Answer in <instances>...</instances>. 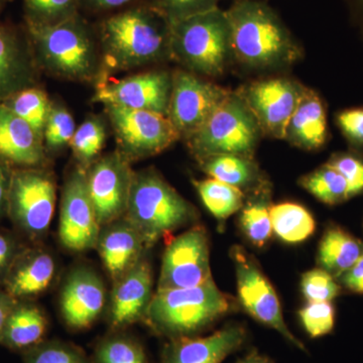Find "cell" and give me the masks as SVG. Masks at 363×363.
Masks as SVG:
<instances>
[{
    "label": "cell",
    "mask_w": 363,
    "mask_h": 363,
    "mask_svg": "<svg viewBox=\"0 0 363 363\" xmlns=\"http://www.w3.org/2000/svg\"><path fill=\"white\" fill-rule=\"evenodd\" d=\"M93 363H147V357L140 341L114 331L97 344Z\"/></svg>",
    "instance_id": "836d02e7"
},
{
    "label": "cell",
    "mask_w": 363,
    "mask_h": 363,
    "mask_svg": "<svg viewBox=\"0 0 363 363\" xmlns=\"http://www.w3.org/2000/svg\"><path fill=\"white\" fill-rule=\"evenodd\" d=\"M26 25L57 26L79 14L78 0H23Z\"/></svg>",
    "instance_id": "e575fe53"
},
{
    "label": "cell",
    "mask_w": 363,
    "mask_h": 363,
    "mask_svg": "<svg viewBox=\"0 0 363 363\" xmlns=\"http://www.w3.org/2000/svg\"><path fill=\"white\" fill-rule=\"evenodd\" d=\"M106 290L96 272L77 267L67 277L60 296V310L71 330L90 328L104 311Z\"/></svg>",
    "instance_id": "e0dca14e"
},
{
    "label": "cell",
    "mask_w": 363,
    "mask_h": 363,
    "mask_svg": "<svg viewBox=\"0 0 363 363\" xmlns=\"http://www.w3.org/2000/svg\"><path fill=\"white\" fill-rule=\"evenodd\" d=\"M300 185L327 205L340 204L350 198L347 182L328 164L301 178Z\"/></svg>",
    "instance_id": "1f68e13d"
},
{
    "label": "cell",
    "mask_w": 363,
    "mask_h": 363,
    "mask_svg": "<svg viewBox=\"0 0 363 363\" xmlns=\"http://www.w3.org/2000/svg\"><path fill=\"white\" fill-rule=\"evenodd\" d=\"M35 64L54 77L90 82L101 70L96 33L80 13L57 26L26 25Z\"/></svg>",
    "instance_id": "7a4b0ae2"
},
{
    "label": "cell",
    "mask_w": 363,
    "mask_h": 363,
    "mask_svg": "<svg viewBox=\"0 0 363 363\" xmlns=\"http://www.w3.org/2000/svg\"><path fill=\"white\" fill-rule=\"evenodd\" d=\"M229 93L191 72H174L168 117L181 138L199 130Z\"/></svg>",
    "instance_id": "4fadbf2b"
},
{
    "label": "cell",
    "mask_w": 363,
    "mask_h": 363,
    "mask_svg": "<svg viewBox=\"0 0 363 363\" xmlns=\"http://www.w3.org/2000/svg\"><path fill=\"white\" fill-rule=\"evenodd\" d=\"M301 149L317 150L327 140L326 109L314 91L305 88L286 126V138Z\"/></svg>",
    "instance_id": "d4e9b609"
},
{
    "label": "cell",
    "mask_w": 363,
    "mask_h": 363,
    "mask_svg": "<svg viewBox=\"0 0 363 363\" xmlns=\"http://www.w3.org/2000/svg\"><path fill=\"white\" fill-rule=\"evenodd\" d=\"M37 67L26 30L0 25V104L35 86Z\"/></svg>",
    "instance_id": "ffe728a7"
},
{
    "label": "cell",
    "mask_w": 363,
    "mask_h": 363,
    "mask_svg": "<svg viewBox=\"0 0 363 363\" xmlns=\"http://www.w3.org/2000/svg\"><path fill=\"white\" fill-rule=\"evenodd\" d=\"M230 257L235 269L238 297L245 311L259 323L278 331L298 350H306L304 344L289 330L276 290L255 257L238 245L231 248Z\"/></svg>",
    "instance_id": "30bf717a"
},
{
    "label": "cell",
    "mask_w": 363,
    "mask_h": 363,
    "mask_svg": "<svg viewBox=\"0 0 363 363\" xmlns=\"http://www.w3.org/2000/svg\"><path fill=\"white\" fill-rule=\"evenodd\" d=\"M26 247L18 233L0 230V289L4 286L14 260Z\"/></svg>",
    "instance_id": "b9f144b4"
},
{
    "label": "cell",
    "mask_w": 363,
    "mask_h": 363,
    "mask_svg": "<svg viewBox=\"0 0 363 363\" xmlns=\"http://www.w3.org/2000/svg\"><path fill=\"white\" fill-rule=\"evenodd\" d=\"M336 121L348 142L363 149V107L339 112Z\"/></svg>",
    "instance_id": "7bdbcfd3"
},
{
    "label": "cell",
    "mask_w": 363,
    "mask_h": 363,
    "mask_svg": "<svg viewBox=\"0 0 363 363\" xmlns=\"http://www.w3.org/2000/svg\"><path fill=\"white\" fill-rule=\"evenodd\" d=\"M0 159L14 168H40L47 162L44 142L32 126L0 104Z\"/></svg>",
    "instance_id": "7402d4cb"
},
{
    "label": "cell",
    "mask_w": 363,
    "mask_h": 363,
    "mask_svg": "<svg viewBox=\"0 0 363 363\" xmlns=\"http://www.w3.org/2000/svg\"><path fill=\"white\" fill-rule=\"evenodd\" d=\"M13 167L0 159V219L6 216L7 198L11 188Z\"/></svg>",
    "instance_id": "bcb514c9"
},
{
    "label": "cell",
    "mask_w": 363,
    "mask_h": 363,
    "mask_svg": "<svg viewBox=\"0 0 363 363\" xmlns=\"http://www.w3.org/2000/svg\"><path fill=\"white\" fill-rule=\"evenodd\" d=\"M202 171L215 180L252 192L267 181L252 157L238 155H218L199 162Z\"/></svg>",
    "instance_id": "484cf974"
},
{
    "label": "cell",
    "mask_w": 363,
    "mask_h": 363,
    "mask_svg": "<svg viewBox=\"0 0 363 363\" xmlns=\"http://www.w3.org/2000/svg\"><path fill=\"white\" fill-rule=\"evenodd\" d=\"M106 126L100 117L91 116L76 128L70 147L80 166L87 169L99 157L106 142Z\"/></svg>",
    "instance_id": "d6a6232c"
},
{
    "label": "cell",
    "mask_w": 363,
    "mask_h": 363,
    "mask_svg": "<svg viewBox=\"0 0 363 363\" xmlns=\"http://www.w3.org/2000/svg\"><path fill=\"white\" fill-rule=\"evenodd\" d=\"M113 283L108 313L112 330H123L143 322L155 294L150 262L143 257Z\"/></svg>",
    "instance_id": "ac0fdd59"
},
{
    "label": "cell",
    "mask_w": 363,
    "mask_h": 363,
    "mask_svg": "<svg viewBox=\"0 0 363 363\" xmlns=\"http://www.w3.org/2000/svg\"><path fill=\"white\" fill-rule=\"evenodd\" d=\"M126 219L150 248L182 227L194 223L197 210L154 169L135 172Z\"/></svg>",
    "instance_id": "5b68a950"
},
{
    "label": "cell",
    "mask_w": 363,
    "mask_h": 363,
    "mask_svg": "<svg viewBox=\"0 0 363 363\" xmlns=\"http://www.w3.org/2000/svg\"><path fill=\"white\" fill-rule=\"evenodd\" d=\"M210 279L212 274L207 233L204 227L193 225L167 245L157 291L192 288Z\"/></svg>",
    "instance_id": "8fae6325"
},
{
    "label": "cell",
    "mask_w": 363,
    "mask_h": 363,
    "mask_svg": "<svg viewBox=\"0 0 363 363\" xmlns=\"http://www.w3.org/2000/svg\"><path fill=\"white\" fill-rule=\"evenodd\" d=\"M301 289L308 302H331L340 293L335 278L322 269L305 272Z\"/></svg>",
    "instance_id": "f35d334b"
},
{
    "label": "cell",
    "mask_w": 363,
    "mask_h": 363,
    "mask_svg": "<svg viewBox=\"0 0 363 363\" xmlns=\"http://www.w3.org/2000/svg\"><path fill=\"white\" fill-rule=\"evenodd\" d=\"M97 35L111 69L133 70L171 58V23L150 4L112 14L101 21Z\"/></svg>",
    "instance_id": "6da1fadb"
},
{
    "label": "cell",
    "mask_w": 363,
    "mask_h": 363,
    "mask_svg": "<svg viewBox=\"0 0 363 363\" xmlns=\"http://www.w3.org/2000/svg\"><path fill=\"white\" fill-rule=\"evenodd\" d=\"M2 1H4V2H6V1H7V0H2Z\"/></svg>",
    "instance_id": "816d5d0a"
},
{
    "label": "cell",
    "mask_w": 363,
    "mask_h": 363,
    "mask_svg": "<svg viewBox=\"0 0 363 363\" xmlns=\"http://www.w3.org/2000/svg\"><path fill=\"white\" fill-rule=\"evenodd\" d=\"M327 164L347 182L350 198L363 193V160L354 155L337 154Z\"/></svg>",
    "instance_id": "60d3db41"
},
{
    "label": "cell",
    "mask_w": 363,
    "mask_h": 363,
    "mask_svg": "<svg viewBox=\"0 0 363 363\" xmlns=\"http://www.w3.org/2000/svg\"><path fill=\"white\" fill-rule=\"evenodd\" d=\"M363 255V242L338 226H330L320 241L318 262L321 269L333 278H340L344 272L357 264Z\"/></svg>",
    "instance_id": "4316f807"
},
{
    "label": "cell",
    "mask_w": 363,
    "mask_h": 363,
    "mask_svg": "<svg viewBox=\"0 0 363 363\" xmlns=\"http://www.w3.org/2000/svg\"><path fill=\"white\" fill-rule=\"evenodd\" d=\"M150 6L175 23L218 7L219 0H150Z\"/></svg>",
    "instance_id": "ab89813d"
},
{
    "label": "cell",
    "mask_w": 363,
    "mask_h": 363,
    "mask_svg": "<svg viewBox=\"0 0 363 363\" xmlns=\"http://www.w3.org/2000/svg\"><path fill=\"white\" fill-rule=\"evenodd\" d=\"M247 331L240 324H229L211 335L171 339L162 351V363H221L240 348Z\"/></svg>",
    "instance_id": "d6986e66"
},
{
    "label": "cell",
    "mask_w": 363,
    "mask_h": 363,
    "mask_svg": "<svg viewBox=\"0 0 363 363\" xmlns=\"http://www.w3.org/2000/svg\"><path fill=\"white\" fill-rule=\"evenodd\" d=\"M4 1H2V0H0V11H1L2 6H4Z\"/></svg>",
    "instance_id": "f907efd6"
},
{
    "label": "cell",
    "mask_w": 363,
    "mask_h": 363,
    "mask_svg": "<svg viewBox=\"0 0 363 363\" xmlns=\"http://www.w3.org/2000/svg\"><path fill=\"white\" fill-rule=\"evenodd\" d=\"M350 4L363 25V0H350Z\"/></svg>",
    "instance_id": "681fc988"
},
{
    "label": "cell",
    "mask_w": 363,
    "mask_h": 363,
    "mask_svg": "<svg viewBox=\"0 0 363 363\" xmlns=\"http://www.w3.org/2000/svg\"><path fill=\"white\" fill-rule=\"evenodd\" d=\"M49 320L44 310L33 301H16L7 318L0 345L25 353L45 341Z\"/></svg>",
    "instance_id": "cb8c5ba5"
},
{
    "label": "cell",
    "mask_w": 363,
    "mask_h": 363,
    "mask_svg": "<svg viewBox=\"0 0 363 363\" xmlns=\"http://www.w3.org/2000/svg\"><path fill=\"white\" fill-rule=\"evenodd\" d=\"M173 74L150 71L121 79L100 77L94 101L104 105L157 112L168 116Z\"/></svg>",
    "instance_id": "9a60e30c"
},
{
    "label": "cell",
    "mask_w": 363,
    "mask_h": 363,
    "mask_svg": "<svg viewBox=\"0 0 363 363\" xmlns=\"http://www.w3.org/2000/svg\"><path fill=\"white\" fill-rule=\"evenodd\" d=\"M301 322L310 337L330 333L335 324V310L331 302H308L298 312Z\"/></svg>",
    "instance_id": "74e56055"
},
{
    "label": "cell",
    "mask_w": 363,
    "mask_h": 363,
    "mask_svg": "<svg viewBox=\"0 0 363 363\" xmlns=\"http://www.w3.org/2000/svg\"><path fill=\"white\" fill-rule=\"evenodd\" d=\"M16 303V298L11 297L4 289H0V340H1L4 327H6L7 318L11 314Z\"/></svg>",
    "instance_id": "7dc6e473"
},
{
    "label": "cell",
    "mask_w": 363,
    "mask_h": 363,
    "mask_svg": "<svg viewBox=\"0 0 363 363\" xmlns=\"http://www.w3.org/2000/svg\"><path fill=\"white\" fill-rule=\"evenodd\" d=\"M304 89L291 79L271 78L253 82L238 92L247 102L264 135L285 138L286 126Z\"/></svg>",
    "instance_id": "2e32d148"
},
{
    "label": "cell",
    "mask_w": 363,
    "mask_h": 363,
    "mask_svg": "<svg viewBox=\"0 0 363 363\" xmlns=\"http://www.w3.org/2000/svg\"><path fill=\"white\" fill-rule=\"evenodd\" d=\"M135 0H78L79 9L90 13H107L130 6Z\"/></svg>",
    "instance_id": "ee69618b"
},
{
    "label": "cell",
    "mask_w": 363,
    "mask_h": 363,
    "mask_svg": "<svg viewBox=\"0 0 363 363\" xmlns=\"http://www.w3.org/2000/svg\"><path fill=\"white\" fill-rule=\"evenodd\" d=\"M264 135L257 118L238 92H230L204 125L186 138L198 162L218 155L252 157Z\"/></svg>",
    "instance_id": "52a82bcc"
},
{
    "label": "cell",
    "mask_w": 363,
    "mask_h": 363,
    "mask_svg": "<svg viewBox=\"0 0 363 363\" xmlns=\"http://www.w3.org/2000/svg\"><path fill=\"white\" fill-rule=\"evenodd\" d=\"M272 231L286 243L307 240L316 229L313 215L305 207L286 202L271 208Z\"/></svg>",
    "instance_id": "f1b7e54d"
},
{
    "label": "cell",
    "mask_w": 363,
    "mask_h": 363,
    "mask_svg": "<svg viewBox=\"0 0 363 363\" xmlns=\"http://www.w3.org/2000/svg\"><path fill=\"white\" fill-rule=\"evenodd\" d=\"M95 248L112 281H116L145 257L147 247L140 234L123 217L102 227Z\"/></svg>",
    "instance_id": "603a6c76"
},
{
    "label": "cell",
    "mask_w": 363,
    "mask_h": 363,
    "mask_svg": "<svg viewBox=\"0 0 363 363\" xmlns=\"http://www.w3.org/2000/svg\"><path fill=\"white\" fill-rule=\"evenodd\" d=\"M21 357L23 363H93L77 345L61 340L43 341Z\"/></svg>",
    "instance_id": "8d00e7d4"
},
{
    "label": "cell",
    "mask_w": 363,
    "mask_h": 363,
    "mask_svg": "<svg viewBox=\"0 0 363 363\" xmlns=\"http://www.w3.org/2000/svg\"><path fill=\"white\" fill-rule=\"evenodd\" d=\"M57 201L55 177L45 167L13 168L6 216L16 233L37 242L51 226Z\"/></svg>",
    "instance_id": "ba28073f"
},
{
    "label": "cell",
    "mask_w": 363,
    "mask_h": 363,
    "mask_svg": "<svg viewBox=\"0 0 363 363\" xmlns=\"http://www.w3.org/2000/svg\"><path fill=\"white\" fill-rule=\"evenodd\" d=\"M1 104L30 124L43 138L52 104L45 91L33 86L14 93Z\"/></svg>",
    "instance_id": "4dcf8cb0"
},
{
    "label": "cell",
    "mask_w": 363,
    "mask_h": 363,
    "mask_svg": "<svg viewBox=\"0 0 363 363\" xmlns=\"http://www.w3.org/2000/svg\"><path fill=\"white\" fill-rule=\"evenodd\" d=\"M203 204L220 223L240 211L245 204V192L233 186L215 180L193 181Z\"/></svg>",
    "instance_id": "f546056e"
},
{
    "label": "cell",
    "mask_w": 363,
    "mask_h": 363,
    "mask_svg": "<svg viewBox=\"0 0 363 363\" xmlns=\"http://www.w3.org/2000/svg\"><path fill=\"white\" fill-rule=\"evenodd\" d=\"M101 226L91 201L86 169H72L62 190L59 238L62 245L73 252L96 247Z\"/></svg>",
    "instance_id": "7c38bea8"
},
{
    "label": "cell",
    "mask_w": 363,
    "mask_h": 363,
    "mask_svg": "<svg viewBox=\"0 0 363 363\" xmlns=\"http://www.w3.org/2000/svg\"><path fill=\"white\" fill-rule=\"evenodd\" d=\"M56 269L51 253L37 245H26L14 260L2 289L16 301H33L52 285Z\"/></svg>",
    "instance_id": "44dd1931"
},
{
    "label": "cell",
    "mask_w": 363,
    "mask_h": 363,
    "mask_svg": "<svg viewBox=\"0 0 363 363\" xmlns=\"http://www.w3.org/2000/svg\"><path fill=\"white\" fill-rule=\"evenodd\" d=\"M233 57L230 23L219 7L171 23V59L186 71L217 77Z\"/></svg>",
    "instance_id": "8992f818"
},
{
    "label": "cell",
    "mask_w": 363,
    "mask_h": 363,
    "mask_svg": "<svg viewBox=\"0 0 363 363\" xmlns=\"http://www.w3.org/2000/svg\"><path fill=\"white\" fill-rule=\"evenodd\" d=\"M238 363H274L272 362L269 358L266 357H262V355L259 354V353L253 352L250 353L247 357L243 358V359L240 360Z\"/></svg>",
    "instance_id": "c3c4849f"
},
{
    "label": "cell",
    "mask_w": 363,
    "mask_h": 363,
    "mask_svg": "<svg viewBox=\"0 0 363 363\" xmlns=\"http://www.w3.org/2000/svg\"><path fill=\"white\" fill-rule=\"evenodd\" d=\"M342 285L352 292L363 294V255L354 266L340 277Z\"/></svg>",
    "instance_id": "f6af8a7d"
},
{
    "label": "cell",
    "mask_w": 363,
    "mask_h": 363,
    "mask_svg": "<svg viewBox=\"0 0 363 363\" xmlns=\"http://www.w3.org/2000/svg\"><path fill=\"white\" fill-rule=\"evenodd\" d=\"M234 57L252 68L290 65L301 56L292 33L264 2L238 0L226 11Z\"/></svg>",
    "instance_id": "3957f363"
},
{
    "label": "cell",
    "mask_w": 363,
    "mask_h": 363,
    "mask_svg": "<svg viewBox=\"0 0 363 363\" xmlns=\"http://www.w3.org/2000/svg\"><path fill=\"white\" fill-rule=\"evenodd\" d=\"M73 116L63 105L52 102L45 123L43 142L45 152H56L70 145L76 131Z\"/></svg>",
    "instance_id": "d590c367"
},
{
    "label": "cell",
    "mask_w": 363,
    "mask_h": 363,
    "mask_svg": "<svg viewBox=\"0 0 363 363\" xmlns=\"http://www.w3.org/2000/svg\"><path fill=\"white\" fill-rule=\"evenodd\" d=\"M117 152L133 162L157 156L180 140L169 117L157 112L105 105Z\"/></svg>",
    "instance_id": "9c48e42d"
},
{
    "label": "cell",
    "mask_w": 363,
    "mask_h": 363,
    "mask_svg": "<svg viewBox=\"0 0 363 363\" xmlns=\"http://www.w3.org/2000/svg\"><path fill=\"white\" fill-rule=\"evenodd\" d=\"M87 188L100 226L123 218L135 172L117 150L99 157L86 169Z\"/></svg>",
    "instance_id": "5bb4252c"
},
{
    "label": "cell",
    "mask_w": 363,
    "mask_h": 363,
    "mask_svg": "<svg viewBox=\"0 0 363 363\" xmlns=\"http://www.w3.org/2000/svg\"><path fill=\"white\" fill-rule=\"evenodd\" d=\"M271 185L266 181L247 193L241 208L240 226L245 238L257 247H264L272 234Z\"/></svg>",
    "instance_id": "83f0119b"
},
{
    "label": "cell",
    "mask_w": 363,
    "mask_h": 363,
    "mask_svg": "<svg viewBox=\"0 0 363 363\" xmlns=\"http://www.w3.org/2000/svg\"><path fill=\"white\" fill-rule=\"evenodd\" d=\"M233 309V298L222 292L212 279L192 288L157 291L143 322L169 340L193 337Z\"/></svg>",
    "instance_id": "277c9868"
}]
</instances>
